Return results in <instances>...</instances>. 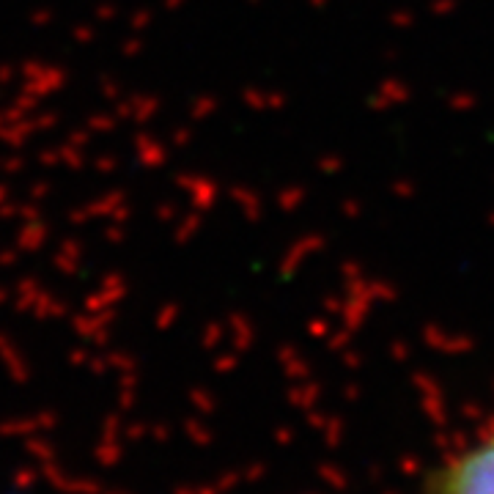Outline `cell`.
Returning <instances> with one entry per match:
<instances>
[{"label":"cell","mask_w":494,"mask_h":494,"mask_svg":"<svg viewBox=\"0 0 494 494\" xmlns=\"http://www.w3.org/2000/svg\"><path fill=\"white\" fill-rule=\"evenodd\" d=\"M173 494H198V486H190V484H182V486H176Z\"/></svg>","instance_id":"11"},{"label":"cell","mask_w":494,"mask_h":494,"mask_svg":"<svg viewBox=\"0 0 494 494\" xmlns=\"http://www.w3.org/2000/svg\"><path fill=\"white\" fill-rule=\"evenodd\" d=\"M145 434H148V428H145L143 423H132V425H127V428H124V436H127L130 442H141Z\"/></svg>","instance_id":"9"},{"label":"cell","mask_w":494,"mask_h":494,"mask_svg":"<svg viewBox=\"0 0 494 494\" xmlns=\"http://www.w3.org/2000/svg\"><path fill=\"white\" fill-rule=\"evenodd\" d=\"M94 459L102 467H116L124 461V445L121 442H99L94 448Z\"/></svg>","instance_id":"6"},{"label":"cell","mask_w":494,"mask_h":494,"mask_svg":"<svg viewBox=\"0 0 494 494\" xmlns=\"http://www.w3.org/2000/svg\"><path fill=\"white\" fill-rule=\"evenodd\" d=\"M25 453L30 456V459H36V461H58V450H55V445L50 442V439H44V436H36V434H30L28 439H25Z\"/></svg>","instance_id":"4"},{"label":"cell","mask_w":494,"mask_h":494,"mask_svg":"<svg viewBox=\"0 0 494 494\" xmlns=\"http://www.w3.org/2000/svg\"><path fill=\"white\" fill-rule=\"evenodd\" d=\"M187 434H190V439H193V442H201V445H206V442H209V431H206L204 425L187 423Z\"/></svg>","instance_id":"8"},{"label":"cell","mask_w":494,"mask_h":494,"mask_svg":"<svg viewBox=\"0 0 494 494\" xmlns=\"http://www.w3.org/2000/svg\"><path fill=\"white\" fill-rule=\"evenodd\" d=\"M55 415L53 412H47V415H39V418H33V421H8V423H0V436H8V439H14V436H30V434H36L39 428H44V431H50V428H55Z\"/></svg>","instance_id":"3"},{"label":"cell","mask_w":494,"mask_h":494,"mask_svg":"<svg viewBox=\"0 0 494 494\" xmlns=\"http://www.w3.org/2000/svg\"><path fill=\"white\" fill-rule=\"evenodd\" d=\"M39 481H42V473H39V470H33V467H17V470L11 473V492H17V494L30 492V489L39 486Z\"/></svg>","instance_id":"5"},{"label":"cell","mask_w":494,"mask_h":494,"mask_svg":"<svg viewBox=\"0 0 494 494\" xmlns=\"http://www.w3.org/2000/svg\"><path fill=\"white\" fill-rule=\"evenodd\" d=\"M118 434H121V421L116 415H110L105 421V431H102V442H118Z\"/></svg>","instance_id":"7"},{"label":"cell","mask_w":494,"mask_h":494,"mask_svg":"<svg viewBox=\"0 0 494 494\" xmlns=\"http://www.w3.org/2000/svg\"><path fill=\"white\" fill-rule=\"evenodd\" d=\"M132 404H135V398H132L130 393H124V396H121V407H124V409H130Z\"/></svg>","instance_id":"12"},{"label":"cell","mask_w":494,"mask_h":494,"mask_svg":"<svg viewBox=\"0 0 494 494\" xmlns=\"http://www.w3.org/2000/svg\"><path fill=\"white\" fill-rule=\"evenodd\" d=\"M102 494H132V492H127V489H107V486H105Z\"/></svg>","instance_id":"13"},{"label":"cell","mask_w":494,"mask_h":494,"mask_svg":"<svg viewBox=\"0 0 494 494\" xmlns=\"http://www.w3.org/2000/svg\"><path fill=\"white\" fill-rule=\"evenodd\" d=\"M425 494H494V425L445 456L428 475Z\"/></svg>","instance_id":"1"},{"label":"cell","mask_w":494,"mask_h":494,"mask_svg":"<svg viewBox=\"0 0 494 494\" xmlns=\"http://www.w3.org/2000/svg\"><path fill=\"white\" fill-rule=\"evenodd\" d=\"M42 478L47 486H53L61 494H102L105 484L99 478H82V475H69L58 461H44L42 464Z\"/></svg>","instance_id":"2"},{"label":"cell","mask_w":494,"mask_h":494,"mask_svg":"<svg viewBox=\"0 0 494 494\" xmlns=\"http://www.w3.org/2000/svg\"><path fill=\"white\" fill-rule=\"evenodd\" d=\"M148 434H151L157 442H168V439H170V428H168V425H162V423L154 425V428H148Z\"/></svg>","instance_id":"10"}]
</instances>
